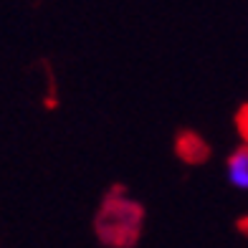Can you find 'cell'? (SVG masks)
<instances>
[{
	"instance_id": "7a4b0ae2",
	"label": "cell",
	"mask_w": 248,
	"mask_h": 248,
	"mask_svg": "<svg viewBox=\"0 0 248 248\" xmlns=\"http://www.w3.org/2000/svg\"><path fill=\"white\" fill-rule=\"evenodd\" d=\"M225 180L233 190L248 193V142L238 144L225 160Z\"/></svg>"
},
{
	"instance_id": "6da1fadb",
	"label": "cell",
	"mask_w": 248,
	"mask_h": 248,
	"mask_svg": "<svg viewBox=\"0 0 248 248\" xmlns=\"http://www.w3.org/2000/svg\"><path fill=\"white\" fill-rule=\"evenodd\" d=\"M144 220L147 213L142 202L127 195V190L111 187L94 213V235L104 248H134L142 238Z\"/></svg>"
}]
</instances>
